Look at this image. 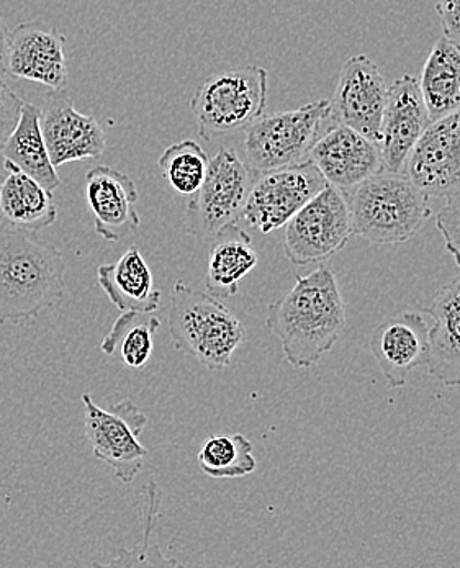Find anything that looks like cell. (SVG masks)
I'll use <instances>...</instances> for the list:
<instances>
[{"instance_id":"cb8c5ba5","label":"cell","mask_w":460,"mask_h":568,"mask_svg":"<svg viewBox=\"0 0 460 568\" xmlns=\"http://www.w3.org/2000/svg\"><path fill=\"white\" fill-rule=\"evenodd\" d=\"M431 122L460 109V44L451 38L436 41L420 79Z\"/></svg>"},{"instance_id":"7c38bea8","label":"cell","mask_w":460,"mask_h":568,"mask_svg":"<svg viewBox=\"0 0 460 568\" xmlns=\"http://www.w3.org/2000/svg\"><path fill=\"white\" fill-rule=\"evenodd\" d=\"M387 89L382 72L370 58H349L329 101L333 123H341L379 143Z\"/></svg>"},{"instance_id":"277c9868","label":"cell","mask_w":460,"mask_h":568,"mask_svg":"<svg viewBox=\"0 0 460 568\" xmlns=\"http://www.w3.org/2000/svg\"><path fill=\"white\" fill-rule=\"evenodd\" d=\"M167 323L176 349L211 371L228 367L246 336L245 326L218 298L181 281L174 284Z\"/></svg>"},{"instance_id":"d4e9b609","label":"cell","mask_w":460,"mask_h":568,"mask_svg":"<svg viewBox=\"0 0 460 568\" xmlns=\"http://www.w3.org/2000/svg\"><path fill=\"white\" fill-rule=\"evenodd\" d=\"M160 328L161 320L153 313L123 312L102 339L101 351L116 357L123 366L142 368L153 356L154 337Z\"/></svg>"},{"instance_id":"8992f818","label":"cell","mask_w":460,"mask_h":568,"mask_svg":"<svg viewBox=\"0 0 460 568\" xmlns=\"http://www.w3.org/2000/svg\"><path fill=\"white\" fill-rule=\"evenodd\" d=\"M331 120L329 101L260 115L245 129V161L256 174L307 161L314 144Z\"/></svg>"},{"instance_id":"4fadbf2b","label":"cell","mask_w":460,"mask_h":568,"mask_svg":"<svg viewBox=\"0 0 460 568\" xmlns=\"http://www.w3.org/2000/svg\"><path fill=\"white\" fill-rule=\"evenodd\" d=\"M40 125L51 163L60 168L104 154L106 136L98 119L75 110L67 91H51L40 109Z\"/></svg>"},{"instance_id":"1f68e13d","label":"cell","mask_w":460,"mask_h":568,"mask_svg":"<svg viewBox=\"0 0 460 568\" xmlns=\"http://www.w3.org/2000/svg\"><path fill=\"white\" fill-rule=\"evenodd\" d=\"M9 34L10 30L7 29L3 20L0 19V74L7 72V50H9Z\"/></svg>"},{"instance_id":"9a60e30c","label":"cell","mask_w":460,"mask_h":568,"mask_svg":"<svg viewBox=\"0 0 460 568\" xmlns=\"http://www.w3.org/2000/svg\"><path fill=\"white\" fill-rule=\"evenodd\" d=\"M67 38L48 23L27 22L10 30L7 72L13 78L67 91Z\"/></svg>"},{"instance_id":"4316f807","label":"cell","mask_w":460,"mask_h":568,"mask_svg":"<svg viewBox=\"0 0 460 568\" xmlns=\"http://www.w3.org/2000/svg\"><path fill=\"white\" fill-rule=\"evenodd\" d=\"M208 160L204 148L194 140L178 141L171 144L161 154V174L166 179L174 192L182 195H192L197 192L207 174Z\"/></svg>"},{"instance_id":"484cf974","label":"cell","mask_w":460,"mask_h":568,"mask_svg":"<svg viewBox=\"0 0 460 568\" xmlns=\"http://www.w3.org/2000/svg\"><path fill=\"white\" fill-rule=\"evenodd\" d=\"M202 471L212 478H242L256 470L253 444L243 435H215L202 444L197 456Z\"/></svg>"},{"instance_id":"9c48e42d","label":"cell","mask_w":460,"mask_h":568,"mask_svg":"<svg viewBox=\"0 0 460 568\" xmlns=\"http://www.w3.org/2000/svg\"><path fill=\"white\" fill-rule=\"evenodd\" d=\"M85 437L98 460L112 468L123 484H132L142 471L147 449L140 436L147 426V416L129 398L102 409L91 394L82 395Z\"/></svg>"},{"instance_id":"7402d4cb","label":"cell","mask_w":460,"mask_h":568,"mask_svg":"<svg viewBox=\"0 0 460 568\" xmlns=\"http://www.w3.org/2000/svg\"><path fill=\"white\" fill-rule=\"evenodd\" d=\"M211 244L205 287L213 297L226 301L238 295L239 284L257 266L259 257L249 234L238 223L222 230Z\"/></svg>"},{"instance_id":"7a4b0ae2","label":"cell","mask_w":460,"mask_h":568,"mask_svg":"<svg viewBox=\"0 0 460 568\" xmlns=\"http://www.w3.org/2000/svg\"><path fill=\"white\" fill-rule=\"evenodd\" d=\"M64 274L61 251L0 223V325L32 322L57 305L67 291Z\"/></svg>"},{"instance_id":"ffe728a7","label":"cell","mask_w":460,"mask_h":568,"mask_svg":"<svg viewBox=\"0 0 460 568\" xmlns=\"http://www.w3.org/2000/svg\"><path fill=\"white\" fill-rule=\"evenodd\" d=\"M6 178L0 182V216L6 225L22 232L37 233L58 220L53 192L3 160Z\"/></svg>"},{"instance_id":"52a82bcc","label":"cell","mask_w":460,"mask_h":568,"mask_svg":"<svg viewBox=\"0 0 460 568\" xmlns=\"http://www.w3.org/2000/svg\"><path fill=\"white\" fill-rule=\"evenodd\" d=\"M256 172L235 148L223 146L208 163L204 182L185 210V233L211 244L226 226L239 222Z\"/></svg>"},{"instance_id":"d6986e66","label":"cell","mask_w":460,"mask_h":568,"mask_svg":"<svg viewBox=\"0 0 460 568\" xmlns=\"http://www.w3.org/2000/svg\"><path fill=\"white\" fill-rule=\"evenodd\" d=\"M426 315L435 320L429 329V374L448 385L460 387V272L444 287L439 288Z\"/></svg>"},{"instance_id":"30bf717a","label":"cell","mask_w":460,"mask_h":568,"mask_svg":"<svg viewBox=\"0 0 460 568\" xmlns=\"http://www.w3.org/2000/svg\"><path fill=\"white\" fill-rule=\"evenodd\" d=\"M326 184L328 182L321 172L308 160L257 174L239 220L259 233L276 232L287 225L288 220Z\"/></svg>"},{"instance_id":"5bb4252c","label":"cell","mask_w":460,"mask_h":568,"mask_svg":"<svg viewBox=\"0 0 460 568\" xmlns=\"http://www.w3.org/2000/svg\"><path fill=\"white\" fill-rule=\"evenodd\" d=\"M328 184L349 192L384 171L379 143L341 123H333L308 153Z\"/></svg>"},{"instance_id":"8fae6325","label":"cell","mask_w":460,"mask_h":568,"mask_svg":"<svg viewBox=\"0 0 460 568\" xmlns=\"http://www.w3.org/2000/svg\"><path fill=\"white\" fill-rule=\"evenodd\" d=\"M407 175L429 199L460 192V109L429 123L405 161Z\"/></svg>"},{"instance_id":"ba28073f","label":"cell","mask_w":460,"mask_h":568,"mask_svg":"<svg viewBox=\"0 0 460 568\" xmlns=\"http://www.w3.org/2000/svg\"><path fill=\"white\" fill-rule=\"evenodd\" d=\"M352 236L348 199L326 184L285 225L284 251L295 266L319 264L345 250Z\"/></svg>"},{"instance_id":"6da1fadb","label":"cell","mask_w":460,"mask_h":568,"mask_svg":"<svg viewBox=\"0 0 460 568\" xmlns=\"http://www.w3.org/2000/svg\"><path fill=\"white\" fill-rule=\"evenodd\" d=\"M266 326L283 344L285 359L310 368L335 346L346 328V306L331 268L297 275L295 285L267 308Z\"/></svg>"},{"instance_id":"2e32d148","label":"cell","mask_w":460,"mask_h":568,"mask_svg":"<svg viewBox=\"0 0 460 568\" xmlns=\"http://www.w3.org/2000/svg\"><path fill=\"white\" fill-rule=\"evenodd\" d=\"M428 106L421 94L420 81L403 75L387 89L386 110L380 130V153L384 171L401 172L417 141L428 129Z\"/></svg>"},{"instance_id":"f546056e","label":"cell","mask_w":460,"mask_h":568,"mask_svg":"<svg viewBox=\"0 0 460 568\" xmlns=\"http://www.w3.org/2000/svg\"><path fill=\"white\" fill-rule=\"evenodd\" d=\"M23 103L25 102L9 88L0 74V148L19 123Z\"/></svg>"},{"instance_id":"f1b7e54d","label":"cell","mask_w":460,"mask_h":568,"mask_svg":"<svg viewBox=\"0 0 460 568\" xmlns=\"http://www.w3.org/2000/svg\"><path fill=\"white\" fill-rule=\"evenodd\" d=\"M436 229L444 240L446 250L460 267V192L448 199L446 205L439 210L436 215Z\"/></svg>"},{"instance_id":"5b68a950","label":"cell","mask_w":460,"mask_h":568,"mask_svg":"<svg viewBox=\"0 0 460 568\" xmlns=\"http://www.w3.org/2000/svg\"><path fill=\"white\" fill-rule=\"evenodd\" d=\"M267 102V71L238 67L211 75L191 99L192 115L202 140L248 129Z\"/></svg>"},{"instance_id":"e0dca14e","label":"cell","mask_w":460,"mask_h":568,"mask_svg":"<svg viewBox=\"0 0 460 568\" xmlns=\"http://www.w3.org/2000/svg\"><path fill=\"white\" fill-rule=\"evenodd\" d=\"M84 201L94 215L95 232L106 241L123 240L142 225L135 182L116 169L92 168L85 175Z\"/></svg>"},{"instance_id":"3957f363","label":"cell","mask_w":460,"mask_h":568,"mask_svg":"<svg viewBox=\"0 0 460 568\" xmlns=\"http://www.w3.org/2000/svg\"><path fill=\"white\" fill-rule=\"evenodd\" d=\"M352 234L374 244L407 243L431 216L429 197L401 172L382 171L352 189Z\"/></svg>"},{"instance_id":"83f0119b","label":"cell","mask_w":460,"mask_h":568,"mask_svg":"<svg viewBox=\"0 0 460 568\" xmlns=\"http://www.w3.org/2000/svg\"><path fill=\"white\" fill-rule=\"evenodd\" d=\"M146 497L147 511L144 513V539L142 547H139L135 552H123L122 556H119L115 560H112L109 566H123L125 560H129L126 566H132V562L136 559V557H139V560H136L135 566H146V564H144V557H147V566H156V562H154L151 554L160 557V559L167 560L164 559L163 554L157 550L156 544H151V536H153L154 528H156L157 506H160L157 505V491L156 484H154V481H150V484H147ZM167 562L177 564L176 560H167Z\"/></svg>"},{"instance_id":"44dd1931","label":"cell","mask_w":460,"mask_h":568,"mask_svg":"<svg viewBox=\"0 0 460 568\" xmlns=\"http://www.w3.org/2000/svg\"><path fill=\"white\" fill-rule=\"evenodd\" d=\"M98 278L120 312L153 313L160 308L161 292L154 288L153 272L139 247H130L116 263L99 266Z\"/></svg>"},{"instance_id":"d6a6232c","label":"cell","mask_w":460,"mask_h":568,"mask_svg":"<svg viewBox=\"0 0 460 568\" xmlns=\"http://www.w3.org/2000/svg\"><path fill=\"white\" fill-rule=\"evenodd\" d=\"M0 182H2V178H0ZM0 223H2V216H0Z\"/></svg>"},{"instance_id":"603a6c76","label":"cell","mask_w":460,"mask_h":568,"mask_svg":"<svg viewBox=\"0 0 460 568\" xmlns=\"http://www.w3.org/2000/svg\"><path fill=\"white\" fill-rule=\"evenodd\" d=\"M0 151L3 160L35 179L48 191L54 192L60 187V175L57 166L51 163L43 132H41L40 109H37L33 103H23L19 123Z\"/></svg>"},{"instance_id":"ac0fdd59","label":"cell","mask_w":460,"mask_h":568,"mask_svg":"<svg viewBox=\"0 0 460 568\" xmlns=\"http://www.w3.org/2000/svg\"><path fill=\"white\" fill-rule=\"evenodd\" d=\"M370 351L390 388H403L429 359V328L420 313H403L374 329Z\"/></svg>"},{"instance_id":"4dcf8cb0","label":"cell","mask_w":460,"mask_h":568,"mask_svg":"<svg viewBox=\"0 0 460 568\" xmlns=\"http://www.w3.org/2000/svg\"><path fill=\"white\" fill-rule=\"evenodd\" d=\"M436 12L441 20L444 37L460 40V0H438Z\"/></svg>"}]
</instances>
